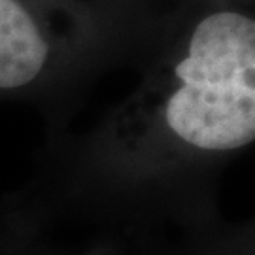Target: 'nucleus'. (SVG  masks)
Listing matches in <instances>:
<instances>
[{
    "label": "nucleus",
    "mask_w": 255,
    "mask_h": 255,
    "mask_svg": "<svg viewBox=\"0 0 255 255\" xmlns=\"http://www.w3.org/2000/svg\"><path fill=\"white\" fill-rule=\"evenodd\" d=\"M47 44L34 19L17 0H0V89H15L36 78Z\"/></svg>",
    "instance_id": "nucleus-2"
},
{
    "label": "nucleus",
    "mask_w": 255,
    "mask_h": 255,
    "mask_svg": "<svg viewBox=\"0 0 255 255\" xmlns=\"http://www.w3.org/2000/svg\"><path fill=\"white\" fill-rule=\"evenodd\" d=\"M182 85L166 102V123L183 142L233 151L255 136V23L221 11L202 19L176 66Z\"/></svg>",
    "instance_id": "nucleus-1"
}]
</instances>
